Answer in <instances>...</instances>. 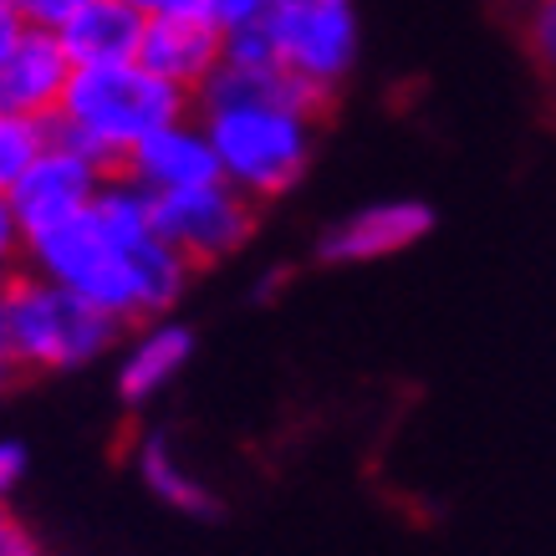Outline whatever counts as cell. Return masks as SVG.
<instances>
[{
  "label": "cell",
  "mask_w": 556,
  "mask_h": 556,
  "mask_svg": "<svg viewBox=\"0 0 556 556\" xmlns=\"http://www.w3.org/2000/svg\"><path fill=\"white\" fill-rule=\"evenodd\" d=\"M26 261L36 276L87 296L123 327L169 317L194 276V266L159 236L153 194L128 174H108L83 215L26 236Z\"/></svg>",
  "instance_id": "obj_1"
},
{
  "label": "cell",
  "mask_w": 556,
  "mask_h": 556,
  "mask_svg": "<svg viewBox=\"0 0 556 556\" xmlns=\"http://www.w3.org/2000/svg\"><path fill=\"white\" fill-rule=\"evenodd\" d=\"M194 102L225 185L266 204L306 179L317 149V113L327 98L302 77H291L281 62L219 56L215 77L194 92Z\"/></svg>",
  "instance_id": "obj_2"
},
{
  "label": "cell",
  "mask_w": 556,
  "mask_h": 556,
  "mask_svg": "<svg viewBox=\"0 0 556 556\" xmlns=\"http://www.w3.org/2000/svg\"><path fill=\"white\" fill-rule=\"evenodd\" d=\"M189 92L164 83L138 56L128 62H102V67H72V83L51 113V134L92 153L108 174L123 169V159L164 123L185 118Z\"/></svg>",
  "instance_id": "obj_3"
},
{
  "label": "cell",
  "mask_w": 556,
  "mask_h": 556,
  "mask_svg": "<svg viewBox=\"0 0 556 556\" xmlns=\"http://www.w3.org/2000/svg\"><path fill=\"white\" fill-rule=\"evenodd\" d=\"M0 302H5V327L16 342L21 372H72L98 363L113 342H118L123 321L108 317L77 291L56 287L47 276H11L0 281Z\"/></svg>",
  "instance_id": "obj_4"
},
{
  "label": "cell",
  "mask_w": 556,
  "mask_h": 556,
  "mask_svg": "<svg viewBox=\"0 0 556 556\" xmlns=\"http://www.w3.org/2000/svg\"><path fill=\"white\" fill-rule=\"evenodd\" d=\"M261 26L270 36L276 62L306 87H317L321 98H332L353 77L357 47H363L353 0H270Z\"/></svg>",
  "instance_id": "obj_5"
},
{
  "label": "cell",
  "mask_w": 556,
  "mask_h": 556,
  "mask_svg": "<svg viewBox=\"0 0 556 556\" xmlns=\"http://www.w3.org/2000/svg\"><path fill=\"white\" fill-rule=\"evenodd\" d=\"M153 225L189 266H215V261H230L236 251L251 245L255 200L225 179H210L194 189L153 194Z\"/></svg>",
  "instance_id": "obj_6"
},
{
  "label": "cell",
  "mask_w": 556,
  "mask_h": 556,
  "mask_svg": "<svg viewBox=\"0 0 556 556\" xmlns=\"http://www.w3.org/2000/svg\"><path fill=\"white\" fill-rule=\"evenodd\" d=\"M102 179H108V169H102L92 153H83L77 143L51 134L47 149L36 153L31 164H26V174L5 194H11V210H16L21 230L36 236V230H51L62 219L83 215L87 204L98 200Z\"/></svg>",
  "instance_id": "obj_7"
},
{
  "label": "cell",
  "mask_w": 556,
  "mask_h": 556,
  "mask_svg": "<svg viewBox=\"0 0 556 556\" xmlns=\"http://www.w3.org/2000/svg\"><path fill=\"white\" fill-rule=\"evenodd\" d=\"M429 230H434V210L424 200H378L327 225L317 236V261L321 266H372V261L414 251Z\"/></svg>",
  "instance_id": "obj_8"
},
{
  "label": "cell",
  "mask_w": 556,
  "mask_h": 556,
  "mask_svg": "<svg viewBox=\"0 0 556 556\" xmlns=\"http://www.w3.org/2000/svg\"><path fill=\"white\" fill-rule=\"evenodd\" d=\"M72 83V56L62 36L47 26H21L11 51L0 56V113L51 123L56 102Z\"/></svg>",
  "instance_id": "obj_9"
},
{
  "label": "cell",
  "mask_w": 556,
  "mask_h": 556,
  "mask_svg": "<svg viewBox=\"0 0 556 556\" xmlns=\"http://www.w3.org/2000/svg\"><path fill=\"white\" fill-rule=\"evenodd\" d=\"M219 56H225V31L215 21H204L200 11H164V16L143 21V41H138V62L159 72L164 83L179 92H200L215 77Z\"/></svg>",
  "instance_id": "obj_10"
},
{
  "label": "cell",
  "mask_w": 556,
  "mask_h": 556,
  "mask_svg": "<svg viewBox=\"0 0 556 556\" xmlns=\"http://www.w3.org/2000/svg\"><path fill=\"white\" fill-rule=\"evenodd\" d=\"M118 174H128V179H134L138 189H149V194H174V189H194V185L219 179V164H215V143L204 134V123L185 113V118L153 128V134L123 159Z\"/></svg>",
  "instance_id": "obj_11"
},
{
  "label": "cell",
  "mask_w": 556,
  "mask_h": 556,
  "mask_svg": "<svg viewBox=\"0 0 556 556\" xmlns=\"http://www.w3.org/2000/svg\"><path fill=\"white\" fill-rule=\"evenodd\" d=\"M138 327H143V332H138L118 357V393L128 404H149V399H159V393L189 368L194 332L174 317H149V321H138Z\"/></svg>",
  "instance_id": "obj_12"
},
{
  "label": "cell",
  "mask_w": 556,
  "mask_h": 556,
  "mask_svg": "<svg viewBox=\"0 0 556 556\" xmlns=\"http://www.w3.org/2000/svg\"><path fill=\"white\" fill-rule=\"evenodd\" d=\"M143 11L128 0H87L83 11L62 26V47H67L72 67H102V62H128L138 56L143 41Z\"/></svg>",
  "instance_id": "obj_13"
},
{
  "label": "cell",
  "mask_w": 556,
  "mask_h": 556,
  "mask_svg": "<svg viewBox=\"0 0 556 556\" xmlns=\"http://www.w3.org/2000/svg\"><path fill=\"white\" fill-rule=\"evenodd\" d=\"M134 465H138V480H143V485H149L169 510H185V516H215L219 510L215 490L204 485L200 475L179 459V450H174L169 434H143L138 439Z\"/></svg>",
  "instance_id": "obj_14"
},
{
  "label": "cell",
  "mask_w": 556,
  "mask_h": 556,
  "mask_svg": "<svg viewBox=\"0 0 556 556\" xmlns=\"http://www.w3.org/2000/svg\"><path fill=\"white\" fill-rule=\"evenodd\" d=\"M47 138H51V123L0 113V189L16 185L21 174H26V164L47 149Z\"/></svg>",
  "instance_id": "obj_15"
},
{
  "label": "cell",
  "mask_w": 556,
  "mask_h": 556,
  "mask_svg": "<svg viewBox=\"0 0 556 556\" xmlns=\"http://www.w3.org/2000/svg\"><path fill=\"white\" fill-rule=\"evenodd\" d=\"M526 47L541 62V72L556 77V0H531L526 5Z\"/></svg>",
  "instance_id": "obj_16"
},
{
  "label": "cell",
  "mask_w": 556,
  "mask_h": 556,
  "mask_svg": "<svg viewBox=\"0 0 556 556\" xmlns=\"http://www.w3.org/2000/svg\"><path fill=\"white\" fill-rule=\"evenodd\" d=\"M194 11H200L204 21H215L219 31L230 36V31H240V26H255V21H266L270 0H194Z\"/></svg>",
  "instance_id": "obj_17"
},
{
  "label": "cell",
  "mask_w": 556,
  "mask_h": 556,
  "mask_svg": "<svg viewBox=\"0 0 556 556\" xmlns=\"http://www.w3.org/2000/svg\"><path fill=\"white\" fill-rule=\"evenodd\" d=\"M21 261H26V230L11 210V194L0 189V281H11Z\"/></svg>",
  "instance_id": "obj_18"
},
{
  "label": "cell",
  "mask_w": 556,
  "mask_h": 556,
  "mask_svg": "<svg viewBox=\"0 0 556 556\" xmlns=\"http://www.w3.org/2000/svg\"><path fill=\"white\" fill-rule=\"evenodd\" d=\"M87 0H21V21L26 26H47V31H62Z\"/></svg>",
  "instance_id": "obj_19"
},
{
  "label": "cell",
  "mask_w": 556,
  "mask_h": 556,
  "mask_svg": "<svg viewBox=\"0 0 556 556\" xmlns=\"http://www.w3.org/2000/svg\"><path fill=\"white\" fill-rule=\"evenodd\" d=\"M21 475H26V450L16 439H0V501L21 485Z\"/></svg>",
  "instance_id": "obj_20"
},
{
  "label": "cell",
  "mask_w": 556,
  "mask_h": 556,
  "mask_svg": "<svg viewBox=\"0 0 556 556\" xmlns=\"http://www.w3.org/2000/svg\"><path fill=\"white\" fill-rule=\"evenodd\" d=\"M16 378H21V357L16 342H11V327H5V302H0V393H11Z\"/></svg>",
  "instance_id": "obj_21"
},
{
  "label": "cell",
  "mask_w": 556,
  "mask_h": 556,
  "mask_svg": "<svg viewBox=\"0 0 556 556\" xmlns=\"http://www.w3.org/2000/svg\"><path fill=\"white\" fill-rule=\"evenodd\" d=\"M21 26H26V21H21V11H11V5H0V56L11 51V41L21 36Z\"/></svg>",
  "instance_id": "obj_22"
},
{
  "label": "cell",
  "mask_w": 556,
  "mask_h": 556,
  "mask_svg": "<svg viewBox=\"0 0 556 556\" xmlns=\"http://www.w3.org/2000/svg\"><path fill=\"white\" fill-rule=\"evenodd\" d=\"M143 16H164V11H194V0H128Z\"/></svg>",
  "instance_id": "obj_23"
},
{
  "label": "cell",
  "mask_w": 556,
  "mask_h": 556,
  "mask_svg": "<svg viewBox=\"0 0 556 556\" xmlns=\"http://www.w3.org/2000/svg\"><path fill=\"white\" fill-rule=\"evenodd\" d=\"M11 541H21V526H16V516H11V506L0 501V552H5Z\"/></svg>",
  "instance_id": "obj_24"
},
{
  "label": "cell",
  "mask_w": 556,
  "mask_h": 556,
  "mask_svg": "<svg viewBox=\"0 0 556 556\" xmlns=\"http://www.w3.org/2000/svg\"><path fill=\"white\" fill-rule=\"evenodd\" d=\"M0 556H47V552H36L31 541L21 536V541H11V546H5V552H0Z\"/></svg>",
  "instance_id": "obj_25"
},
{
  "label": "cell",
  "mask_w": 556,
  "mask_h": 556,
  "mask_svg": "<svg viewBox=\"0 0 556 556\" xmlns=\"http://www.w3.org/2000/svg\"><path fill=\"white\" fill-rule=\"evenodd\" d=\"M0 5H11V11H21V0H0Z\"/></svg>",
  "instance_id": "obj_26"
},
{
  "label": "cell",
  "mask_w": 556,
  "mask_h": 556,
  "mask_svg": "<svg viewBox=\"0 0 556 556\" xmlns=\"http://www.w3.org/2000/svg\"><path fill=\"white\" fill-rule=\"evenodd\" d=\"M510 5H531V0H510Z\"/></svg>",
  "instance_id": "obj_27"
}]
</instances>
